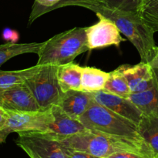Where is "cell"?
<instances>
[{
  "instance_id": "cell-1",
  "label": "cell",
  "mask_w": 158,
  "mask_h": 158,
  "mask_svg": "<svg viewBox=\"0 0 158 158\" xmlns=\"http://www.w3.org/2000/svg\"><path fill=\"white\" fill-rule=\"evenodd\" d=\"M87 9L112 20L137 49L142 62L149 63L152 60L157 47L154 37L155 32L143 22L138 12L110 9L101 3L92 5Z\"/></svg>"
},
{
  "instance_id": "cell-2",
  "label": "cell",
  "mask_w": 158,
  "mask_h": 158,
  "mask_svg": "<svg viewBox=\"0 0 158 158\" xmlns=\"http://www.w3.org/2000/svg\"><path fill=\"white\" fill-rule=\"evenodd\" d=\"M58 137L66 148L88 153L96 157L106 158L111 154L123 151L137 153L148 158L155 157L150 147L129 140H120L87 129L73 135L68 137L58 136Z\"/></svg>"
},
{
  "instance_id": "cell-3",
  "label": "cell",
  "mask_w": 158,
  "mask_h": 158,
  "mask_svg": "<svg viewBox=\"0 0 158 158\" xmlns=\"http://www.w3.org/2000/svg\"><path fill=\"white\" fill-rule=\"evenodd\" d=\"M79 120L89 131L149 147L136 123L102 106L94 99L87 111Z\"/></svg>"
},
{
  "instance_id": "cell-4",
  "label": "cell",
  "mask_w": 158,
  "mask_h": 158,
  "mask_svg": "<svg viewBox=\"0 0 158 158\" xmlns=\"http://www.w3.org/2000/svg\"><path fill=\"white\" fill-rule=\"evenodd\" d=\"M86 51H89V48L86 29L75 27L57 34L45 42L38 54L37 65L68 64Z\"/></svg>"
},
{
  "instance_id": "cell-5",
  "label": "cell",
  "mask_w": 158,
  "mask_h": 158,
  "mask_svg": "<svg viewBox=\"0 0 158 158\" xmlns=\"http://www.w3.org/2000/svg\"><path fill=\"white\" fill-rule=\"evenodd\" d=\"M58 68L56 65H43L25 82L41 110L59 105L64 94L59 81Z\"/></svg>"
},
{
  "instance_id": "cell-6",
  "label": "cell",
  "mask_w": 158,
  "mask_h": 158,
  "mask_svg": "<svg viewBox=\"0 0 158 158\" xmlns=\"http://www.w3.org/2000/svg\"><path fill=\"white\" fill-rule=\"evenodd\" d=\"M15 143L30 158H67L66 148L56 134L49 132H21Z\"/></svg>"
},
{
  "instance_id": "cell-7",
  "label": "cell",
  "mask_w": 158,
  "mask_h": 158,
  "mask_svg": "<svg viewBox=\"0 0 158 158\" xmlns=\"http://www.w3.org/2000/svg\"><path fill=\"white\" fill-rule=\"evenodd\" d=\"M8 111L6 126L0 132V144L6 142L11 133L49 132L53 122L51 110L36 111Z\"/></svg>"
},
{
  "instance_id": "cell-8",
  "label": "cell",
  "mask_w": 158,
  "mask_h": 158,
  "mask_svg": "<svg viewBox=\"0 0 158 158\" xmlns=\"http://www.w3.org/2000/svg\"><path fill=\"white\" fill-rule=\"evenodd\" d=\"M99 21L93 26L86 27L87 46L89 50L115 46L119 47L125 41L117 25L100 13H96Z\"/></svg>"
},
{
  "instance_id": "cell-9",
  "label": "cell",
  "mask_w": 158,
  "mask_h": 158,
  "mask_svg": "<svg viewBox=\"0 0 158 158\" xmlns=\"http://www.w3.org/2000/svg\"><path fill=\"white\" fill-rule=\"evenodd\" d=\"M0 106L12 111L41 110L25 83L0 86Z\"/></svg>"
},
{
  "instance_id": "cell-10",
  "label": "cell",
  "mask_w": 158,
  "mask_h": 158,
  "mask_svg": "<svg viewBox=\"0 0 158 158\" xmlns=\"http://www.w3.org/2000/svg\"><path fill=\"white\" fill-rule=\"evenodd\" d=\"M92 94L96 102L131 120L139 127L143 114L129 98L119 97L103 90L92 93Z\"/></svg>"
},
{
  "instance_id": "cell-11",
  "label": "cell",
  "mask_w": 158,
  "mask_h": 158,
  "mask_svg": "<svg viewBox=\"0 0 158 158\" xmlns=\"http://www.w3.org/2000/svg\"><path fill=\"white\" fill-rule=\"evenodd\" d=\"M119 67L127 81L131 94L143 92L155 84L154 70L149 63L141 61L134 66L121 65Z\"/></svg>"
},
{
  "instance_id": "cell-12",
  "label": "cell",
  "mask_w": 158,
  "mask_h": 158,
  "mask_svg": "<svg viewBox=\"0 0 158 158\" xmlns=\"http://www.w3.org/2000/svg\"><path fill=\"white\" fill-rule=\"evenodd\" d=\"M94 101L92 93L83 90H68L64 93L58 106L69 117L79 120Z\"/></svg>"
},
{
  "instance_id": "cell-13",
  "label": "cell",
  "mask_w": 158,
  "mask_h": 158,
  "mask_svg": "<svg viewBox=\"0 0 158 158\" xmlns=\"http://www.w3.org/2000/svg\"><path fill=\"white\" fill-rule=\"evenodd\" d=\"M50 110L53 116V122L49 133L60 137H68L86 130L80 120L69 117L58 105H54Z\"/></svg>"
},
{
  "instance_id": "cell-14",
  "label": "cell",
  "mask_w": 158,
  "mask_h": 158,
  "mask_svg": "<svg viewBox=\"0 0 158 158\" xmlns=\"http://www.w3.org/2000/svg\"><path fill=\"white\" fill-rule=\"evenodd\" d=\"M129 99L143 113V116L158 117V85L157 80L152 87L143 92L133 93L129 97Z\"/></svg>"
},
{
  "instance_id": "cell-15",
  "label": "cell",
  "mask_w": 158,
  "mask_h": 158,
  "mask_svg": "<svg viewBox=\"0 0 158 158\" xmlns=\"http://www.w3.org/2000/svg\"><path fill=\"white\" fill-rule=\"evenodd\" d=\"M83 67L73 62L59 66L58 78L63 92L68 90H82Z\"/></svg>"
},
{
  "instance_id": "cell-16",
  "label": "cell",
  "mask_w": 158,
  "mask_h": 158,
  "mask_svg": "<svg viewBox=\"0 0 158 158\" xmlns=\"http://www.w3.org/2000/svg\"><path fill=\"white\" fill-rule=\"evenodd\" d=\"M110 73L100 69L84 66L82 70V90L95 93L103 90Z\"/></svg>"
},
{
  "instance_id": "cell-17",
  "label": "cell",
  "mask_w": 158,
  "mask_h": 158,
  "mask_svg": "<svg viewBox=\"0 0 158 158\" xmlns=\"http://www.w3.org/2000/svg\"><path fill=\"white\" fill-rule=\"evenodd\" d=\"M45 42L29 43H6L0 45V66L17 56L27 53L39 54Z\"/></svg>"
},
{
  "instance_id": "cell-18",
  "label": "cell",
  "mask_w": 158,
  "mask_h": 158,
  "mask_svg": "<svg viewBox=\"0 0 158 158\" xmlns=\"http://www.w3.org/2000/svg\"><path fill=\"white\" fill-rule=\"evenodd\" d=\"M139 130L155 156L158 155V117L143 116L139 124Z\"/></svg>"
},
{
  "instance_id": "cell-19",
  "label": "cell",
  "mask_w": 158,
  "mask_h": 158,
  "mask_svg": "<svg viewBox=\"0 0 158 158\" xmlns=\"http://www.w3.org/2000/svg\"><path fill=\"white\" fill-rule=\"evenodd\" d=\"M103 91L124 98H129L131 94V89L120 67L110 73V77L105 84Z\"/></svg>"
},
{
  "instance_id": "cell-20",
  "label": "cell",
  "mask_w": 158,
  "mask_h": 158,
  "mask_svg": "<svg viewBox=\"0 0 158 158\" xmlns=\"http://www.w3.org/2000/svg\"><path fill=\"white\" fill-rule=\"evenodd\" d=\"M43 65L34 66L19 70L5 71L0 69V86H9L25 83L26 80L38 72Z\"/></svg>"
},
{
  "instance_id": "cell-21",
  "label": "cell",
  "mask_w": 158,
  "mask_h": 158,
  "mask_svg": "<svg viewBox=\"0 0 158 158\" xmlns=\"http://www.w3.org/2000/svg\"><path fill=\"white\" fill-rule=\"evenodd\" d=\"M138 13L154 32H158V0H144Z\"/></svg>"
},
{
  "instance_id": "cell-22",
  "label": "cell",
  "mask_w": 158,
  "mask_h": 158,
  "mask_svg": "<svg viewBox=\"0 0 158 158\" xmlns=\"http://www.w3.org/2000/svg\"><path fill=\"white\" fill-rule=\"evenodd\" d=\"M144 0H103L102 4L110 9L139 12Z\"/></svg>"
},
{
  "instance_id": "cell-23",
  "label": "cell",
  "mask_w": 158,
  "mask_h": 158,
  "mask_svg": "<svg viewBox=\"0 0 158 158\" xmlns=\"http://www.w3.org/2000/svg\"><path fill=\"white\" fill-rule=\"evenodd\" d=\"M61 0H35L32 8V12L29 19V24H31L43 14L47 13L49 9L58 4Z\"/></svg>"
},
{
  "instance_id": "cell-24",
  "label": "cell",
  "mask_w": 158,
  "mask_h": 158,
  "mask_svg": "<svg viewBox=\"0 0 158 158\" xmlns=\"http://www.w3.org/2000/svg\"><path fill=\"white\" fill-rule=\"evenodd\" d=\"M98 3H103V0H61L58 4L54 6L51 9H49L48 12L53 11L59 8H63L64 6H81V7L87 9L89 6L94 4H98Z\"/></svg>"
},
{
  "instance_id": "cell-25",
  "label": "cell",
  "mask_w": 158,
  "mask_h": 158,
  "mask_svg": "<svg viewBox=\"0 0 158 158\" xmlns=\"http://www.w3.org/2000/svg\"><path fill=\"white\" fill-rule=\"evenodd\" d=\"M2 38L8 43H16V42L19 39V35L18 32L15 30L9 29V28H6L2 32Z\"/></svg>"
},
{
  "instance_id": "cell-26",
  "label": "cell",
  "mask_w": 158,
  "mask_h": 158,
  "mask_svg": "<svg viewBox=\"0 0 158 158\" xmlns=\"http://www.w3.org/2000/svg\"><path fill=\"white\" fill-rule=\"evenodd\" d=\"M66 148V157L67 158H102L99 157H96V156L89 154L88 153L83 152V151H74V150L69 149V148Z\"/></svg>"
},
{
  "instance_id": "cell-27",
  "label": "cell",
  "mask_w": 158,
  "mask_h": 158,
  "mask_svg": "<svg viewBox=\"0 0 158 158\" xmlns=\"http://www.w3.org/2000/svg\"><path fill=\"white\" fill-rule=\"evenodd\" d=\"M106 158H148L146 156L142 154H137L134 152H128V151H123V152H117L108 156Z\"/></svg>"
},
{
  "instance_id": "cell-28",
  "label": "cell",
  "mask_w": 158,
  "mask_h": 158,
  "mask_svg": "<svg viewBox=\"0 0 158 158\" xmlns=\"http://www.w3.org/2000/svg\"><path fill=\"white\" fill-rule=\"evenodd\" d=\"M8 117H9V114H8L7 110L0 106V132L6 127Z\"/></svg>"
},
{
  "instance_id": "cell-29",
  "label": "cell",
  "mask_w": 158,
  "mask_h": 158,
  "mask_svg": "<svg viewBox=\"0 0 158 158\" xmlns=\"http://www.w3.org/2000/svg\"><path fill=\"white\" fill-rule=\"evenodd\" d=\"M150 66H151L152 69H158V46L157 47L156 53L154 55V58L152 59L151 62L149 63Z\"/></svg>"
},
{
  "instance_id": "cell-30",
  "label": "cell",
  "mask_w": 158,
  "mask_h": 158,
  "mask_svg": "<svg viewBox=\"0 0 158 158\" xmlns=\"http://www.w3.org/2000/svg\"><path fill=\"white\" fill-rule=\"evenodd\" d=\"M154 73V77H155L156 80H157V83L158 85V69H153Z\"/></svg>"
},
{
  "instance_id": "cell-31",
  "label": "cell",
  "mask_w": 158,
  "mask_h": 158,
  "mask_svg": "<svg viewBox=\"0 0 158 158\" xmlns=\"http://www.w3.org/2000/svg\"><path fill=\"white\" fill-rule=\"evenodd\" d=\"M154 158H158V155H157V156H155V157H154Z\"/></svg>"
}]
</instances>
